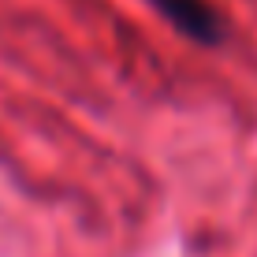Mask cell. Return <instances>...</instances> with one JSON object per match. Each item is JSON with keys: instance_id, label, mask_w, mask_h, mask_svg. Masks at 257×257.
I'll return each instance as SVG.
<instances>
[{"instance_id": "obj_1", "label": "cell", "mask_w": 257, "mask_h": 257, "mask_svg": "<svg viewBox=\"0 0 257 257\" xmlns=\"http://www.w3.org/2000/svg\"><path fill=\"white\" fill-rule=\"evenodd\" d=\"M179 38L201 49H220L227 41V19L216 12L212 0H146Z\"/></svg>"}]
</instances>
